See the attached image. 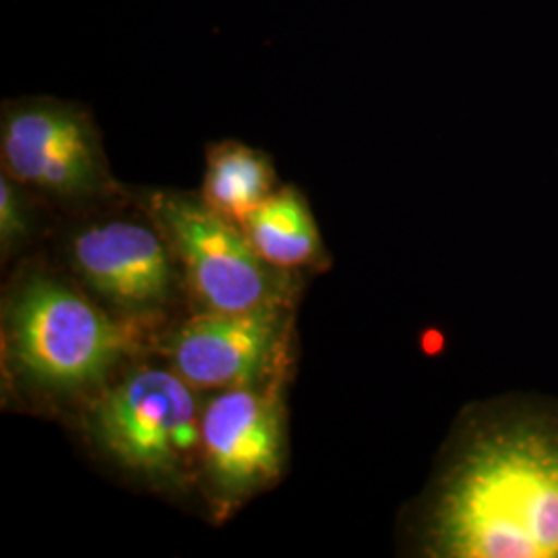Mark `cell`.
Masks as SVG:
<instances>
[{
  "label": "cell",
  "instance_id": "9c48e42d",
  "mask_svg": "<svg viewBox=\"0 0 558 558\" xmlns=\"http://www.w3.org/2000/svg\"><path fill=\"white\" fill-rule=\"evenodd\" d=\"M274 191L276 170L263 151L240 141L209 145L201 199L214 211L242 226Z\"/></svg>",
  "mask_w": 558,
  "mask_h": 558
},
{
  "label": "cell",
  "instance_id": "ba28073f",
  "mask_svg": "<svg viewBox=\"0 0 558 558\" xmlns=\"http://www.w3.org/2000/svg\"><path fill=\"white\" fill-rule=\"evenodd\" d=\"M71 253L83 279L120 306L143 311L170 292L168 251L151 228L137 221L89 226L73 240Z\"/></svg>",
  "mask_w": 558,
  "mask_h": 558
},
{
  "label": "cell",
  "instance_id": "8992f818",
  "mask_svg": "<svg viewBox=\"0 0 558 558\" xmlns=\"http://www.w3.org/2000/svg\"><path fill=\"white\" fill-rule=\"evenodd\" d=\"M279 341L276 306L214 313L186 323L170 343L174 371L189 385L232 389L259 379Z\"/></svg>",
  "mask_w": 558,
  "mask_h": 558
},
{
  "label": "cell",
  "instance_id": "277c9868",
  "mask_svg": "<svg viewBox=\"0 0 558 558\" xmlns=\"http://www.w3.org/2000/svg\"><path fill=\"white\" fill-rule=\"evenodd\" d=\"M147 205L179 257L201 302L214 313H248L276 306L278 283L239 223L205 201L182 193H154Z\"/></svg>",
  "mask_w": 558,
  "mask_h": 558
},
{
  "label": "cell",
  "instance_id": "5b68a950",
  "mask_svg": "<svg viewBox=\"0 0 558 558\" xmlns=\"http://www.w3.org/2000/svg\"><path fill=\"white\" fill-rule=\"evenodd\" d=\"M101 445L120 463L151 476L172 474L199 447L201 418L179 373L147 368L101 396L94 412Z\"/></svg>",
  "mask_w": 558,
  "mask_h": 558
},
{
  "label": "cell",
  "instance_id": "52a82bcc",
  "mask_svg": "<svg viewBox=\"0 0 558 558\" xmlns=\"http://www.w3.org/2000/svg\"><path fill=\"white\" fill-rule=\"evenodd\" d=\"M201 445L221 488L255 490L281 468V420L276 399L244 387L226 389L201 416Z\"/></svg>",
  "mask_w": 558,
  "mask_h": 558
},
{
  "label": "cell",
  "instance_id": "3957f363",
  "mask_svg": "<svg viewBox=\"0 0 558 558\" xmlns=\"http://www.w3.org/2000/svg\"><path fill=\"white\" fill-rule=\"evenodd\" d=\"M0 160L7 177L52 199H92L114 189L96 122L75 101H7Z\"/></svg>",
  "mask_w": 558,
  "mask_h": 558
},
{
  "label": "cell",
  "instance_id": "30bf717a",
  "mask_svg": "<svg viewBox=\"0 0 558 558\" xmlns=\"http://www.w3.org/2000/svg\"><path fill=\"white\" fill-rule=\"evenodd\" d=\"M242 232L271 267L292 269L319 255L317 223L294 186L276 189L242 221Z\"/></svg>",
  "mask_w": 558,
  "mask_h": 558
},
{
  "label": "cell",
  "instance_id": "8fae6325",
  "mask_svg": "<svg viewBox=\"0 0 558 558\" xmlns=\"http://www.w3.org/2000/svg\"><path fill=\"white\" fill-rule=\"evenodd\" d=\"M27 228L25 216V197L20 182L7 177H0V236L2 244L11 246Z\"/></svg>",
  "mask_w": 558,
  "mask_h": 558
},
{
  "label": "cell",
  "instance_id": "7a4b0ae2",
  "mask_svg": "<svg viewBox=\"0 0 558 558\" xmlns=\"http://www.w3.org/2000/svg\"><path fill=\"white\" fill-rule=\"evenodd\" d=\"M7 323L21 373L50 389H77L101 379L133 350V331L50 278L23 283Z\"/></svg>",
  "mask_w": 558,
  "mask_h": 558
},
{
  "label": "cell",
  "instance_id": "6da1fadb",
  "mask_svg": "<svg viewBox=\"0 0 558 558\" xmlns=\"http://www.w3.org/2000/svg\"><path fill=\"white\" fill-rule=\"evenodd\" d=\"M422 555L558 558V399L472 405L418 515Z\"/></svg>",
  "mask_w": 558,
  "mask_h": 558
}]
</instances>
